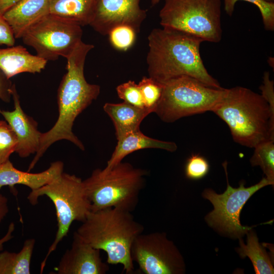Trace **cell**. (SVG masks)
I'll return each instance as SVG.
<instances>
[{"label":"cell","instance_id":"cell-6","mask_svg":"<svg viewBox=\"0 0 274 274\" xmlns=\"http://www.w3.org/2000/svg\"><path fill=\"white\" fill-rule=\"evenodd\" d=\"M43 195L49 198L55 206L58 228L55 239L41 263V273L50 255L67 235L72 223L75 221L84 222L91 211L83 181L74 175L63 172L52 182L31 191L27 199L31 204L35 205L39 197Z\"/></svg>","mask_w":274,"mask_h":274},{"label":"cell","instance_id":"cell-17","mask_svg":"<svg viewBox=\"0 0 274 274\" xmlns=\"http://www.w3.org/2000/svg\"><path fill=\"white\" fill-rule=\"evenodd\" d=\"M48 61L30 54L21 45L0 49V70L9 78L23 73H40Z\"/></svg>","mask_w":274,"mask_h":274},{"label":"cell","instance_id":"cell-11","mask_svg":"<svg viewBox=\"0 0 274 274\" xmlns=\"http://www.w3.org/2000/svg\"><path fill=\"white\" fill-rule=\"evenodd\" d=\"M133 262L144 274H183L186 265L182 255L165 232L139 235L131 249Z\"/></svg>","mask_w":274,"mask_h":274},{"label":"cell","instance_id":"cell-27","mask_svg":"<svg viewBox=\"0 0 274 274\" xmlns=\"http://www.w3.org/2000/svg\"><path fill=\"white\" fill-rule=\"evenodd\" d=\"M110 41L116 49L126 51L134 44L136 32L127 25H119L112 29L109 33Z\"/></svg>","mask_w":274,"mask_h":274},{"label":"cell","instance_id":"cell-26","mask_svg":"<svg viewBox=\"0 0 274 274\" xmlns=\"http://www.w3.org/2000/svg\"><path fill=\"white\" fill-rule=\"evenodd\" d=\"M18 145L17 138L6 121L0 120V164L9 160Z\"/></svg>","mask_w":274,"mask_h":274},{"label":"cell","instance_id":"cell-22","mask_svg":"<svg viewBox=\"0 0 274 274\" xmlns=\"http://www.w3.org/2000/svg\"><path fill=\"white\" fill-rule=\"evenodd\" d=\"M35 239L25 240L18 253L7 251L0 253V274H29Z\"/></svg>","mask_w":274,"mask_h":274},{"label":"cell","instance_id":"cell-8","mask_svg":"<svg viewBox=\"0 0 274 274\" xmlns=\"http://www.w3.org/2000/svg\"><path fill=\"white\" fill-rule=\"evenodd\" d=\"M221 0H165L160 24L187 32L203 41L218 43L222 38Z\"/></svg>","mask_w":274,"mask_h":274},{"label":"cell","instance_id":"cell-20","mask_svg":"<svg viewBox=\"0 0 274 274\" xmlns=\"http://www.w3.org/2000/svg\"><path fill=\"white\" fill-rule=\"evenodd\" d=\"M96 0H50L49 14L81 26L93 20Z\"/></svg>","mask_w":274,"mask_h":274},{"label":"cell","instance_id":"cell-5","mask_svg":"<svg viewBox=\"0 0 274 274\" xmlns=\"http://www.w3.org/2000/svg\"><path fill=\"white\" fill-rule=\"evenodd\" d=\"M146 170L128 162L117 164L109 169L97 168L83 181L91 211L116 208L133 212L144 187Z\"/></svg>","mask_w":274,"mask_h":274},{"label":"cell","instance_id":"cell-29","mask_svg":"<svg viewBox=\"0 0 274 274\" xmlns=\"http://www.w3.org/2000/svg\"><path fill=\"white\" fill-rule=\"evenodd\" d=\"M210 165L208 160L199 154H192L187 160L185 166L186 177L197 180L204 178L209 173Z\"/></svg>","mask_w":274,"mask_h":274},{"label":"cell","instance_id":"cell-10","mask_svg":"<svg viewBox=\"0 0 274 274\" xmlns=\"http://www.w3.org/2000/svg\"><path fill=\"white\" fill-rule=\"evenodd\" d=\"M81 26L49 14L31 26L22 36V41L47 61L60 56L66 58L81 42Z\"/></svg>","mask_w":274,"mask_h":274},{"label":"cell","instance_id":"cell-14","mask_svg":"<svg viewBox=\"0 0 274 274\" xmlns=\"http://www.w3.org/2000/svg\"><path fill=\"white\" fill-rule=\"evenodd\" d=\"M11 91L14 109L8 111L0 108V114L17 138L18 145L15 152L20 157L25 158L37 152L42 133L38 129L37 122L25 114L21 108L19 96L15 84H12Z\"/></svg>","mask_w":274,"mask_h":274},{"label":"cell","instance_id":"cell-1","mask_svg":"<svg viewBox=\"0 0 274 274\" xmlns=\"http://www.w3.org/2000/svg\"><path fill=\"white\" fill-rule=\"evenodd\" d=\"M93 48V45L81 41L66 58V72L58 89V119L50 130L42 133L39 147L29 165L28 172L34 167L48 148L57 141L67 140L81 150H85L84 145L72 129L77 116L100 93V86L88 83L84 73L86 57Z\"/></svg>","mask_w":274,"mask_h":274},{"label":"cell","instance_id":"cell-24","mask_svg":"<svg viewBox=\"0 0 274 274\" xmlns=\"http://www.w3.org/2000/svg\"><path fill=\"white\" fill-rule=\"evenodd\" d=\"M224 10L229 16L234 11V6L238 1H246L256 6L262 16L264 28L267 31L274 30V3L265 0H223Z\"/></svg>","mask_w":274,"mask_h":274},{"label":"cell","instance_id":"cell-25","mask_svg":"<svg viewBox=\"0 0 274 274\" xmlns=\"http://www.w3.org/2000/svg\"><path fill=\"white\" fill-rule=\"evenodd\" d=\"M138 85L145 108L154 113L161 95L162 85L146 77H144Z\"/></svg>","mask_w":274,"mask_h":274},{"label":"cell","instance_id":"cell-12","mask_svg":"<svg viewBox=\"0 0 274 274\" xmlns=\"http://www.w3.org/2000/svg\"><path fill=\"white\" fill-rule=\"evenodd\" d=\"M141 0H96L94 17L89 24L95 31L106 36L116 26L127 25L136 33L147 17L141 8Z\"/></svg>","mask_w":274,"mask_h":274},{"label":"cell","instance_id":"cell-35","mask_svg":"<svg viewBox=\"0 0 274 274\" xmlns=\"http://www.w3.org/2000/svg\"><path fill=\"white\" fill-rule=\"evenodd\" d=\"M21 0H0V14H4L10 8Z\"/></svg>","mask_w":274,"mask_h":274},{"label":"cell","instance_id":"cell-4","mask_svg":"<svg viewBox=\"0 0 274 274\" xmlns=\"http://www.w3.org/2000/svg\"><path fill=\"white\" fill-rule=\"evenodd\" d=\"M212 112L226 123L233 140L241 145L254 148L274 140V111L261 94L250 89H226Z\"/></svg>","mask_w":274,"mask_h":274},{"label":"cell","instance_id":"cell-32","mask_svg":"<svg viewBox=\"0 0 274 274\" xmlns=\"http://www.w3.org/2000/svg\"><path fill=\"white\" fill-rule=\"evenodd\" d=\"M12 84L10 79L0 70V99L4 102L10 101L12 97L11 90Z\"/></svg>","mask_w":274,"mask_h":274},{"label":"cell","instance_id":"cell-19","mask_svg":"<svg viewBox=\"0 0 274 274\" xmlns=\"http://www.w3.org/2000/svg\"><path fill=\"white\" fill-rule=\"evenodd\" d=\"M103 109L114 124L117 141L131 132L139 130L142 121L152 113L149 109L136 107L124 101L107 102Z\"/></svg>","mask_w":274,"mask_h":274},{"label":"cell","instance_id":"cell-34","mask_svg":"<svg viewBox=\"0 0 274 274\" xmlns=\"http://www.w3.org/2000/svg\"><path fill=\"white\" fill-rule=\"evenodd\" d=\"M14 229L15 224L12 222L9 225L6 234L2 238H0V251L3 249L4 244L13 238L12 233Z\"/></svg>","mask_w":274,"mask_h":274},{"label":"cell","instance_id":"cell-37","mask_svg":"<svg viewBox=\"0 0 274 274\" xmlns=\"http://www.w3.org/2000/svg\"><path fill=\"white\" fill-rule=\"evenodd\" d=\"M267 2H273V0H265Z\"/></svg>","mask_w":274,"mask_h":274},{"label":"cell","instance_id":"cell-9","mask_svg":"<svg viewBox=\"0 0 274 274\" xmlns=\"http://www.w3.org/2000/svg\"><path fill=\"white\" fill-rule=\"evenodd\" d=\"M227 162L223 163L226 176L227 187L222 194H217L213 189L207 188L202 193V197L213 204L214 210L205 217L208 224L222 234L234 238H242L252 227L243 226L240 222L242 209L249 199L263 187L271 185L265 177L257 184L249 187H245L241 181L238 188H233L228 182Z\"/></svg>","mask_w":274,"mask_h":274},{"label":"cell","instance_id":"cell-3","mask_svg":"<svg viewBox=\"0 0 274 274\" xmlns=\"http://www.w3.org/2000/svg\"><path fill=\"white\" fill-rule=\"evenodd\" d=\"M144 227L131 212L116 208L91 211L75 232L95 249L105 251L108 264H121L126 274L134 272L132 245Z\"/></svg>","mask_w":274,"mask_h":274},{"label":"cell","instance_id":"cell-7","mask_svg":"<svg viewBox=\"0 0 274 274\" xmlns=\"http://www.w3.org/2000/svg\"><path fill=\"white\" fill-rule=\"evenodd\" d=\"M155 113L170 123L185 117L212 111L223 97L226 88L210 87L189 76H181L162 85Z\"/></svg>","mask_w":274,"mask_h":274},{"label":"cell","instance_id":"cell-18","mask_svg":"<svg viewBox=\"0 0 274 274\" xmlns=\"http://www.w3.org/2000/svg\"><path fill=\"white\" fill-rule=\"evenodd\" d=\"M177 148L174 142L153 139L143 134L140 129L137 130L126 134L117 141L115 150L104 168L109 169L112 168L122 162L127 155L139 150L155 148L174 152Z\"/></svg>","mask_w":274,"mask_h":274},{"label":"cell","instance_id":"cell-2","mask_svg":"<svg viewBox=\"0 0 274 274\" xmlns=\"http://www.w3.org/2000/svg\"><path fill=\"white\" fill-rule=\"evenodd\" d=\"M149 77L162 85L181 76L194 78L216 88L222 87L206 68L200 54V38L177 29H153L148 37Z\"/></svg>","mask_w":274,"mask_h":274},{"label":"cell","instance_id":"cell-15","mask_svg":"<svg viewBox=\"0 0 274 274\" xmlns=\"http://www.w3.org/2000/svg\"><path fill=\"white\" fill-rule=\"evenodd\" d=\"M63 163L57 161L51 163L45 170L38 173L25 172L16 168L9 160L0 164V189L4 186L11 188L17 184L25 185L31 191L49 184L63 172Z\"/></svg>","mask_w":274,"mask_h":274},{"label":"cell","instance_id":"cell-28","mask_svg":"<svg viewBox=\"0 0 274 274\" xmlns=\"http://www.w3.org/2000/svg\"><path fill=\"white\" fill-rule=\"evenodd\" d=\"M116 91L123 101L136 107L146 108L139 85L134 81L129 80L120 84L116 87Z\"/></svg>","mask_w":274,"mask_h":274},{"label":"cell","instance_id":"cell-36","mask_svg":"<svg viewBox=\"0 0 274 274\" xmlns=\"http://www.w3.org/2000/svg\"><path fill=\"white\" fill-rule=\"evenodd\" d=\"M160 0H151V4L152 6H154L159 2Z\"/></svg>","mask_w":274,"mask_h":274},{"label":"cell","instance_id":"cell-33","mask_svg":"<svg viewBox=\"0 0 274 274\" xmlns=\"http://www.w3.org/2000/svg\"><path fill=\"white\" fill-rule=\"evenodd\" d=\"M8 212V199L0 193V223L6 216Z\"/></svg>","mask_w":274,"mask_h":274},{"label":"cell","instance_id":"cell-31","mask_svg":"<svg viewBox=\"0 0 274 274\" xmlns=\"http://www.w3.org/2000/svg\"><path fill=\"white\" fill-rule=\"evenodd\" d=\"M261 95L269 104L271 109L274 111L273 81L269 79V73L265 72L263 75V84L260 87Z\"/></svg>","mask_w":274,"mask_h":274},{"label":"cell","instance_id":"cell-16","mask_svg":"<svg viewBox=\"0 0 274 274\" xmlns=\"http://www.w3.org/2000/svg\"><path fill=\"white\" fill-rule=\"evenodd\" d=\"M50 0H21L4 14L15 39H21L31 26L49 14Z\"/></svg>","mask_w":274,"mask_h":274},{"label":"cell","instance_id":"cell-21","mask_svg":"<svg viewBox=\"0 0 274 274\" xmlns=\"http://www.w3.org/2000/svg\"><path fill=\"white\" fill-rule=\"evenodd\" d=\"M247 243L242 238H238L239 247L236 252L242 258L248 257L251 261L256 274H271L274 273L273 261L266 251L264 245L259 243L256 232L249 230L247 233Z\"/></svg>","mask_w":274,"mask_h":274},{"label":"cell","instance_id":"cell-23","mask_svg":"<svg viewBox=\"0 0 274 274\" xmlns=\"http://www.w3.org/2000/svg\"><path fill=\"white\" fill-rule=\"evenodd\" d=\"M250 161L252 166H259L271 185L274 184V140L257 145Z\"/></svg>","mask_w":274,"mask_h":274},{"label":"cell","instance_id":"cell-30","mask_svg":"<svg viewBox=\"0 0 274 274\" xmlns=\"http://www.w3.org/2000/svg\"><path fill=\"white\" fill-rule=\"evenodd\" d=\"M15 38L13 30L3 14H0V46H14Z\"/></svg>","mask_w":274,"mask_h":274},{"label":"cell","instance_id":"cell-13","mask_svg":"<svg viewBox=\"0 0 274 274\" xmlns=\"http://www.w3.org/2000/svg\"><path fill=\"white\" fill-rule=\"evenodd\" d=\"M55 270L58 274H105L109 266L102 261L99 250L74 232L71 248L63 254Z\"/></svg>","mask_w":274,"mask_h":274}]
</instances>
